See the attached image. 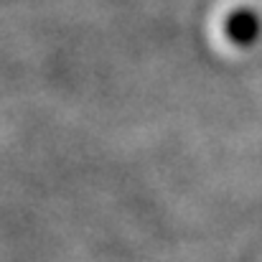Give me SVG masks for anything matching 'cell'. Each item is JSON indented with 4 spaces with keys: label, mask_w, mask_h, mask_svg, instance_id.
I'll list each match as a JSON object with an SVG mask.
<instances>
[{
    "label": "cell",
    "mask_w": 262,
    "mask_h": 262,
    "mask_svg": "<svg viewBox=\"0 0 262 262\" xmlns=\"http://www.w3.org/2000/svg\"><path fill=\"white\" fill-rule=\"evenodd\" d=\"M260 15L250 8H239L224 20V33L234 46H252L260 38Z\"/></svg>",
    "instance_id": "6da1fadb"
}]
</instances>
